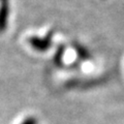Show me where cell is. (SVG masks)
I'll use <instances>...</instances> for the list:
<instances>
[{"label": "cell", "mask_w": 124, "mask_h": 124, "mask_svg": "<svg viewBox=\"0 0 124 124\" xmlns=\"http://www.w3.org/2000/svg\"><path fill=\"white\" fill-rule=\"evenodd\" d=\"M53 32H49L46 36L41 38L38 36H31L28 38L29 45L37 52H46L52 46Z\"/></svg>", "instance_id": "6da1fadb"}, {"label": "cell", "mask_w": 124, "mask_h": 124, "mask_svg": "<svg viewBox=\"0 0 124 124\" xmlns=\"http://www.w3.org/2000/svg\"><path fill=\"white\" fill-rule=\"evenodd\" d=\"M9 16V4L7 1H2L0 5V32L5 30L7 26V21H8Z\"/></svg>", "instance_id": "7a4b0ae2"}, {"label": "cell", "mask_w": 124, "mask_h": 124, "mask_svg": "<svg viewBox=\"0 0 124 124\" xmlns=\"http://www.w3.org/2000/svg\"><path fill=\"white\" fill-rule=\"evenodd\" d=\"M73 48H75L78 56H79L81 59H83V60H90L92 58L91 54L89 53L88 50L85 48L84 46L79 44V42H75V44H73Z\"/></svg>", "instance_id": "3957f363"}, {"label": "cell", "mask_w": 124, "mask_h": 124, "mask_svg": "<svg viewBox=\"0 0 124 124\" xmlns=\"http://www.w3.org/2000/svg\"><path fill=\"white\" fill-rule=\"evenodd\" d=\"M64 52H65V48L63 45H60L57 48V51L55 53V56H54V61L57 65H60L62 64V58H63L64 55Z\"/></svg>", "instance_id": "277c9868"}, {"label": "cell", "mask_w": 124, "mask_h": 124, "mask_svg": "<svg viewBox=\"0 0 124 124\" xmlns=\"http://www.w3.org/2000/svg\"><path fill=\"white\" fill-rule=\"evenodd\" d=\"M21 124H38V120L33 116H30V117H27L24 121H22Z\"/></svg>", "instance_id": "5b68a950"}, {"label": "cell", "mask_w": 124, "mask_h": 124, "mask_svg": "<svg viewBox=\"0 0 124 124\" xmlns=\"http://www.w3.org/2000/svg\"><path fill=\"white\" fill-rule=\"evenodd\" d=\"M2 1H7V0H2Z\"/></svg>", "instance_id": "8992f818"}]
</instances>
